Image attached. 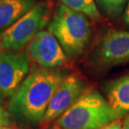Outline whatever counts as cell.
<instances>
[{
	"instance_id": "obj_8",
	"label": "cell",
	"mask_w": 129,
	"mask_h": 129,
	"mask_svg": "<svg viewBox=\"0 0 129 129\" xmlns=\"http://www.w3.org/2000/svg\"><path fill=\"white\" fill-rule=\"evenodd\" d=\"M85 82L76 75L67 76L52 97L43 122L57 119L79 98L85 90Z\"/></svg>"
},
{
	"instance_id": "obj_19",
	"label": "cell",
	"mask_w": 129,
	"mask_h": 129,
	"mask_svg": "<svg viewBox=\"0 0 129 129\" xmlns=\"http://www.w3.org/2000/svg\"><path fill=\"white\" fill-rule=\"evenodd\" d=\"M53 129H61V128H58V127H54Z\"/></svg>"
},
{
	"instance_id": "obj_13",
	"label": "cell",
	"mask_w": 129,
	"mask_h": 129,
	"mask_svg": "<svg viewBox=\"0 0 129 129\" xmlns=\"http://www.w3.org/2000/svg\"><path fill=\"white\" fill-rule=\"evenodd\" d=\"M0 123L6 125H12L10 113L1 105H0Z\"/></svg>"
},
{
	"instance_id": "obj_5",
	"label": "cell",
	"mask_w": 129,
	"mask_h": 129,
	"mask_svg": "<svg viewBox=\"0 0 129 129\" xmlns=\"http://www.w3.org/2000/svg\"><path fill=\"white\" fill-rule=\"evenodd\" d=\"M30 70L27 51H0V93L12 97Z\"/></svg>"
},
{
	"instance_id": "obj_10",
	"label": "cell",
	"mask_w": 129,
	"mask_h": 129,
	"mask_svg": "<svg viewBox=\"0 0 129 129\" xmlns=\"http://www.w3.org/2000/svg\"><path fill=\"white\" fill-rule=\"evenodd\" d=\"M35 5V0H0V32L13 25Z\"/></svg>"
},
{
	"instance_id": "obj_14",
	"label": "cell",
	"mask_w": 129,
	"mask_h": 129,
	"mask_svg": "<svg viewBox=\"0 0 129 129\" xmlns=\"http://www.w3.org/2000/svg\"><path fill=\"white\" fill-rule=\"evenodd\" d=\"M103 129H122V123H121L118 120L114 121V122H112V123H110V124H108Z\"/></svg>"
},
{
	"instance_id": "obj_17",
	"label": "cell",
	"mask_w": 129,
	"mask_h": 129,
	"mask_svg": "<svg viewBox=\"0 0 129 129\" xmlns=\"http://www.w3.org/2000/svg\"><path fill=\"white\" fill-rule=\"evenodd\" d=\"M0 129H13V127H12V125H6L0 123Z\"/></svg>"
},
{
	"instance_id": "obj_2",
	"label": "cell",
	"mask_w": 129,
	"mask_h": 129,
	"mask_svg": "<svg viewBox=\"0 0 129 129\" xmlns=\"http://www.w3.org/2000/svg\"><path fill=\"white\" fill-rule=\"evenodd\" d=\"M122 116L95 90H85L78 100L56 119L61 129H103Z\"/></svg>"
},
{
	"instance_id": "obj_1",
	"label": "cell",
	"mask_w": 129,
	"mask_h": 129,
	"mask_svg": "<svg viewBox=\"0 0 129 129\" xmlns=\"http://www.w3.org/2000/svg\"><path fill=\"white\" fill-rule=\"evenodd\" d=\"M66 77L60 70L34 68L10 97L9 113L31 124L43 122L52 97Z\"/></svg>"
},
{
	"instance_id": "obj_6",
	"label": "cell",
	"mask_w": 129,
	"mask_h": 129,
	"mask_svg": "<svg viewBox=\"0 0 129 129\" xmlns=\"http://www.w3.org/2000/svg\"><path fill=\"white\" fill-rule=\"evenodd\" d=\"M30 60L40 67L57 69L68 62V56L57 38L48 30L38 33L27 49Z\"/></svg>"
},
{
	"instance_id": "obj_15",
	"label": "cell",
	"mask_w": 129,
	"mask_h": 129,
	"mask_svg": "<svg viewBox=\"0 0 129 129\" xmlns=\"http://www.w3.org/2000/svg\"><path fill=\"white\" fill-rule=\"evenodd\" d=\"M123 20H124V22L129 26V0L127 2V9L125 10L124 13V16H123Z\"/></svg>"
},
{
	"instance_id": "obj_7",
	"label": "cell",
	"mask_w": 129,
	"mask_h": 129,
	"mask_svg": "<svg viewBox=\"0 0 129 129\" xmlns=\"http://www.w3.org/2000/svg\"><path fill=\"white\" fill-rule=\"evenodd\" d=\"M96 64L108 68L129 63V31L109 30L93 53Z\"/></svg>"
},
{
	"instance_id": "obj_18",
	"label": "cell",
	"mask_w": 129,
	"mask_h": 129,
	"mask_svg": "<svg viewBox=\"0 0 129 129\" xmlns=\"http://www.w3.org/2000/svg\"><path fill=\"white\" fill-rule=\"evenodd\" d=\"M3 97H3L2 94L0 93V105H1V104L3 103Z\"/></svg>"
},
{
	"instance_id": "obj_3",
	"label": "cell",
	"mask_w": 129,
	"mask_h": 129,
	"mask_svg": "<svg viewBox=\"0 0 129 129\" xmlns=\"http://www.w3.org/2000/svg\"><path fill=\"white\" fill-rule=\"evenodd\" d=\"M50 31L70 59L83 54L92 35L88 17L62 4L57 8L48 24Z\"/></svg>"
},
{
	"instance_id": "obj_12",
	"label": "cell",
	"mask_w": 129,
	"mask_h": 129,
	"mask_svg": "<svg viewBox=\"0 0 129 129\" xmlns=\"http://www.w3.org/2000/svg\"><path fill=\"white\" fill-rule=\"evenodd\" d=\"M99 11L112 20H117L122 14L127 0H95Z\"/></svg>"
},
{
	"instance_id": "obj_20",
	"label": "cell",
	"mask_w": 129,
	"mask_h": 129,
	"mask_svg": "<svg viewBox=\"0 0 129 129\" xmlns=\"http://www.w3.org/2000/svg\"><path fill=\"white\" fill-rule=\"evenodd\" d=\"M21 129H24V128H21Z\"/></svg>"
},
{
	"instance_id": "obj_11",
	"label": "cell",
	"mask_w": 129,
	"mask_h": 129,
	"mask_svg": "<svg viewBox=\"0 0 129 129\" xmlns=\"http://www.w3.org/2000/svg\"><path fill=\"white\" fill-rule=\"evenodd\" d=\"M62 4L76 12L83 13L87 17L97 21L100 19V11L95 0H58Z\"/></svg>"
},
{
	"instance_id": "obj_4",
	"label": "cell",
	"mask_w": 129,
	"mask_h": 129,
	"mask_svg": "<svg viewBox=\"0 0 129 129\" xmlns=\"http://www.w3.org/2000/svg\"><path fill=\"white\" fill-rule=\"evenodd\" d=\"M51 5L41 2L13 25L0 32V51H18L29 45L48 24Z\"/></svg>"
},
{
	"instance_id": "obj_9",
	"label": "cell",
	"mask_w": 129,
	"mask_h": 129,
	"mask_svg": "<svg viewBox=\"0 0 129 129\" xmlns=\"http://www.w3.org/2000/svg\"><path fill=\"white\" fill-rule=\"evenodd\" d=\"M105 93L109 103L121 116L129 114V73L108 82Z\"/></svg>"
},
{
	"instance_id": "obj_16",
	"label": "cell",
	"mask_w": 129,
	"mask_h": 129,
	"mask_svg": "<svg viewBox=\"0 0 129 129\" xmlns=\"http://www.w3.org/2000/svg\"><path fill=\"white\" fill-rule=\"evenodd\" d=\"M122 129H129V114H127L125 117V118L122 122Z\"/></svg>"
}]
</instances>
